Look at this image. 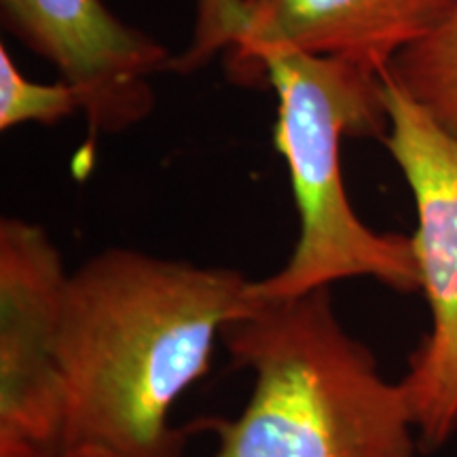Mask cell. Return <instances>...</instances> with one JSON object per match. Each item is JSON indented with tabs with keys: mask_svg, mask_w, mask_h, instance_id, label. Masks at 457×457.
Listing matches in <instances>:
<instances>
[{
	"mask_svg": "<svg viewBox=\"0 0 457 457\" xmlns=\"http://www.w3.org/2000/svg\"><path fill=\"white\" fill-rule=\"evenodd\" d=\"M253 279L134 248L71 271L62 312V445L121 457H187L171 409L212 367L228 322L254 305Z\"/></svg>",
	"mask_w": 457,
	"mask_h": 457,
	"instance_id": "obj_1",
	"label": "cell"
},
{
	"mask_svg": "<svg viewBox=\"0 0 457 457\" xmlns=\"http://www.w3.org/2000/svg\"><path fill=\"white\" fill-rule=\"evenodd\" d=\"M254 386L237 417H199L187 434L216 436L214 457H415L407 394L343 328L333 288L262 299L222 330Z\"/></svg>",
	"mask_w": 457,
	"mask_h": 457,
	"instance_id": "obj_2",
	"label": "cell"
},
{
	"mask_svg": "<svg viewBox=\"0 0 457 457\" xmlns=\"http://www.w3.org/2000/svg\"><path fill=\"white\" fill-rule=\"evenodd\" d=\"M231 55L233 71L244 79L265 77L276 94L273 138L299 214L293 254L282 270L253 279V295L284 299L356 278L420 293L411 236L370 228L353 210L341 176V140H381L387 129L381 74L278 41L245 43Z\"/></svg>",
	"mask_w": 457,
	"mask_h": 457,
	"instance_id": "obj_3",
	"label": "cell"
},
{
	"mask_svg": "<svg viewBox=\"0 0 457 457\" xmlns=\"http://www.w3.org/2000/svg\"><path fill=\"white\" fill-rule=\"evenodd\" d=\"M387 129L384 142L413 195L411 236L430 328L409 356L400 384L420 447L434 451L457 432V136L381 74Z\"/></svg>",
	"mask_w": 457,
	"mask_h": 457,
	"instance_id": "obj_4",
	"label": "cell"
},
{
	"mask_svg": "<svg viewBox=\"0 0 457 457\" xmlns=\"http://www.w3.org/2000/svg\"><path fill=\"white\" fill-rule=\"evenodd\" d=\"M68 278L47 228L0 220V445L60 447L64 438L57 343Z\"/></svg>",
	"mask_w": 457,
	"mask_h": 457,
	"instance_id": "obj_5",
	"label": "cell"
},
{
	"mask_svg": "<svg viewBox=\"0 0 457 457\" xmlns=\"http://www.w3.org/2000/svg\"><path fill=\"white\" fill-rule=\"evenodd\" d=\"M195 41L174 71H193L214 51L278 41L384 74L404 51L426 41L457 0H197Z\"/></svg>",
	"mask_w": 457,
	"mask_h": 457,
	"instance_id": "obj_6",
	"label": "cell"
},
{
	"mask_svg": "<svg viewBox=\"0 0 457 457\" xmlns=\"http://www.w3.org/2000/svg\"><path fill=\"white\" fill-rule=\"evenodd\" d=\"M0 11L9 34L85 94L87 153L100 136L145 121L155 106L151 79L174 71L165 45L123 24L102 0H0Z\"/></svg>",
	"mask_w": 457,
	"mask_h": 457,
	"instance_id": "obj_7",
	"label": "cell"
},
{
	"mask_svg": "<svg viewBox=\"0 0 457 457\" xmlns=\"http://www.w3.org/2000/svg\"><path fill=\"white\" fill-rule=\"evenodd\" d=\"M387 74L434 121L457 136V7L426 41L400 54Z\"/></svg>",
	"mask_w": 457,
	"mask_h": 457,
	"instance_id": "obj_8",
	"label": "cell"
},
{
	"mask_svg": "<svg viewBox=\"0 0 457 457\" xmlns=\"http://www.w3.org/2000/svg\"><path fill=\"white\" fill-rule=\"evenodd\" d=\"M85 111V94L77 85L57 79L55 83H38L24 77L0 45V131L17 125H55L74 112Z\"/></svg>",
	"mask_w": 457,
	"mask_h": 457,
	"instance_id": "obj_9",
	"label": "cell"
},
{
	"mask_svg": "<svg viewBox=\"0 0 457 457\" xmlns=\"http://www.w3.org/2000/svg\"><path fill=\"white\" fill-rule=\"evenodd\" d=\"M0 457H121L100 445H60V447H34V445H0Z\"/></svg>",
	"mask_w": 457,
	"mask_h": 457,
	"instance_id": "obj_10",
	"label": "cell"
}]
</instances>
